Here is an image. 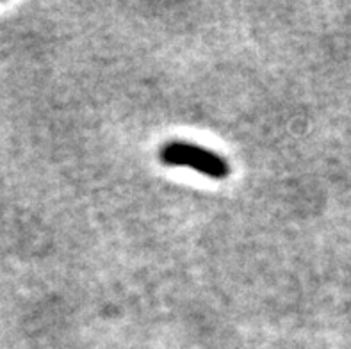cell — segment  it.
Returning a JSON list of instances; mask_svg holds the SVG:
<instances>
[{
    "label": "cell",
    "instance_id": "cell-1",
    "mask_svg": "<svg viewBox=\"0 0 351 349\" xmlns=\"http://www.w3.org/2000/svg\"><path fill=\"white\" fill-rule=\"evenodd\" d=\"M160 163L175 168H191L213 180H225L230 166L221 155L189 141H169L159 152Z\"/></svg>",
    "mask_w": 351,
    "mask_h": 349
}]
</instances>
